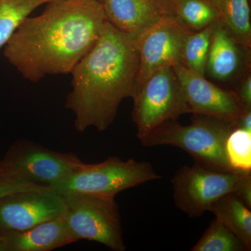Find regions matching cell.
<instances>
[{
	"instance_id": "obj_1",
	"label": "cell",
	"mask_w": 251,
	"mask_h": 251,
	"mask_svg": "<svg viewBox=\"0 0 251 251\" xmlns=\"http://www.w3.org/2000/svg\"><path fill=\"white\" fill-rule=\"evenodd\" d=\"M28 17L4 46V57L26 80L71 74L98 41L107 22L100 0H51Z\"/></svg>"
},
{
	"instance_id": "obj_2",
	"label": "cell",
	"mask_w": 251,
	"mask_h": 251,
	"mask_svg": "<svg viewBox=\"0 0 251 251\" xmlns=\"http://www.w3.org/2000/svg\"><path fill=\"white\" fill-rule=\"evenodd\" d=\"M136 38L107 21L98 41L73 69L65 107L75 115L77 131L90 127L106 130L122 100L135 97L139 67Z\"/></svg>"
},
{
	"instance_id": "obj_3",
	"label": "cell",
	"mask_w": 251,
	"mask_h": 251,
	"mask_svg": "<svg viewBox=\"0 0 251 251\" xmlns=\"http://www.w3.org/2000/svg\"><path fill=\"white\" fill-rule=\"evenodd\" d=\"M237 128L234 122L193 115L191 125H181L177 120L167 122L140 140L146 148L168 145L181 149L208 169L239 173L242 172L232 168L226 150L227 138Z\"/></svg>"
},
{
	"instance_id": "obj_4",
	"label": "cell",
	"mask_w": 251,
	"mask_h": 251,
	"mask_svg": "<svg viewBox=\"0 0 251 251\" xmlns=\"http://www.w3.org/2000/svg\"><path fill=\"white\" fill-rule=\"evenodd\" d=\"M160 179L161 175L149 162L133 158L124 161L114 156L100 163H85L49 187L62 196L80 193L115 198L125 190Z\"/></svg>"
},
{
	"instance_id": "obj_5",
	"label": "cell",
	"mask_w": 251,
	"mask_h": 251,
	"mask_svg": "<svg viewBox=\"0 0 251 251\" xmlns=\"http://www.w3.org/2000/svg\"><path fill=\"white\" fill-rule=\"evenodd\" d=\"M62 196L65 204L62 216L77 241H92L114 251L126 250L115 198L80 193Z\"/></svg>"
},
{
	"instance_id": "obj_6",
	"label": "cell",
	"mask_w": 251,
	"mask_h": 251,
	"mask_svg": "<svg viewBox=\"0 0 251 251\" xmlns=\"http://www.w3.org/2000/svg\"><path fill=\"white\" fill-rule=\"evenodd\" d=\"M133 99L132 120L140 140L167 122L177 120L187 113L182 88L172 67L153 73Z\"/></svg>"
},
{
	"instance_id": "obj_7",
	"label": "cell",
	"mask_w": 251,
	"mask_h": 251,
	"mask_svg": "<svg viewBox=\"0 0 251 251\" xmlns=\"http://www.w3.org/2000/svg\"><path fill=\"white\" fill-rule=\"evenodd\" d=\"M85 164L74 153L57 152L21 139L11 145L0 161V176L49 187Z\"/></svg>"
},
{
	"instance_id": "obj_8",
	"label": "cell",
	"mask_w": 251,
	"mask_h": 251,
	"mask_svg": "<svg viewBox=\"0 0 251 251\" xmlns=\"http://www.w3.org/2000/svg\"><path fill=\"white\" fill-rule=\"evenodd\" d=\"M247 173L213 171L197 163L181 167L171 179L175 206L188 217H200L220 198L233 193Z\"/></svg>"
},
{
	"instance_id": "obj_9",
	"label": "cell",
	"mask_w": 251,
	"mask_h": 251,
	"mask_svg": "<svg viewBox=\"0 0 251 251\" xmlns=\"http://www.w3.org/2000/svg\"><path fill=\"white\" fill-rule=\"evenodd\" d=\"M192 31L176 16L166 15L137 36L139 67L136 92L156 71L181 64L185 41Z\"/></svg>"
},
{
	"instance_id": "obj_10",
	"label": "cell",
	"mask_w": 251,
	"mask_h": 251,
	"mask_svg": "<svg viewBox=\"0 0 251 251\" xmlns=\"http://www.w3.org/2000/svg\"><path fill=\"white\" fill-rule=\"evenodd\" d=\"M64 207L62 195L49 186L4 196L0 198V235L59 217Z\"/></svg>"
},
{
	"instance_id": "obj_11",
	"label": "cell",
	"mask_w": 251,
	"mask_h": 251,
	"mask_svg": "<svg viewBox=\"0 0 251 251\" xmlns=\"http://www.w3.org/2000/svg\"><path fill=\"white\" fill-rule=\"evenodd\" d=\"M173 69L182 88L187 113L236 124L244 110L234 91L218 87L182 64Z\"/></svg>"
},
{
	"instance_id": "obj_12",
	"label": "cell",
	"mask_w": 251,
	"mask_h": 251,
	"mask_svg": "<svg viewBox=\"0 0 251 251\" xmlns=\"http://www.w3.org/2000/svg\"><path fill=\"white\" fill-rule=\"evenodd\" d=\"M0 237L4 251H49L77 242L63 216Z\"/></svg>"
},
{
	"instance_id": "obj_13",
	"label": "cell",
	"mask_w": 251,
	"mask_h": 251,
	"mask_svg": "<svg viewBox=\"0 0 251 251\" xmlns=\"http://www.w3.org/2000/svg\"><path fill=\"white\" fill-rule=\"evenodd\" d=\"M250 49L238 43L221 21L216 23L211 36L206 62V73L221 82L233 80L249 66V58L244 53Z\"/></svg>"
},
{
	"instance_id": "obj_14",
	"label": "cell",
	"mask_w": 251,
	"mask_h": 251,
	"mask_svg": "<svg viewBox=\"0 0 251 251\" xmlns=\"http://www.w3.org/2000/svg\"><path fill=\"white\" fill-rule=\"evenodd\" d=\"M107 21L118 30L138 36L166 16L153 0H100Z\"/></svg>"
},
{
	"instance_id": "obj_15",
	"label": "cell",
	"mask_w": 251,
	"mask_h": 251,
	"mask_svg": "<svg viewBox=\"0 0 251 251\" xmlns=\"http://www.w3.org/2000/svg\"><path fill=\"white\" fill-rule=\"evenodd\" d=\"M215 219L221 221L244 244L251 249V211L241 200L228 193L220 198L210 209Z\"/></svg>"
},
{
	"instance_id": "obj_16",
	"label": "cell",
	"mask_w": 251,
	"mask_h": 251,
	"mask_svg": "<svg viewBox=\"0 0 251 251\" xmlns=\"http://www.w3.org/2000/svg\"><path fill=\"white\" fill-rule=\"evenodd\" d=\"M219 13V21L235 40L251 46L250 0H211Z\"/></svg>"
},
{
	"instance_id": "obj_17",
	"label": "cell",
	"mask_w": 251,
	"mask_h": 251,
	"mask_svg": "<svg viewBox=\"0 0 251 251\" xmlns=\"http://www.w3.org/2000/svg\"><path fill=\"white\" fill-rule=\"evenodd\" d=\"M51 0H0V50L29 14Z\"/></svg>"
},
{
	"instance_id": "obj_18",
	"label": "cell",
	"mask_w": 251,
	"mask_h": 251,
	"mask_svg": "<svg viewBox=\"0 0 251 251\" xmlns=\"http://www.w3.org/2000/svg\"><path fill=\"white\" fill-rule=\"evenodd\" d=\"M216 23L197 32L192 31L186 38L183 47L181 64L202 76L206 74L208 54Z\"/></svg>"
},
{
	"instance_id": "obj_19",
	"label": "cell",
	"mask_w": 251,
	"mask_h": 251,
	"mask_svg": "<svg viewBox=\"0 0 251 251\" xmlns=\"http://www.w3.org/2000/svg\"><path fill=\"white\" fill-rule=\"evenodd\" d=\"M175 16L190 30L199 31L219 21L211 0H178Z\"/></svg>"
},
{
	"instance_id": "obj_20",
	"label": "cell",
	"mask_w": 251,
	"mask_h": 251,
	"mask_svg": "<svg viewBox=\"0 0 251 251\" xmlns=\"http://www.w3.org/2000/svg\"><path fill=\"white\" fill-rule=\"evenodd\" d=\"M191 251H245L244 244L226 226L214 219Z\"/></svg>"
},
{
	"instance_id": "obj_21",
	"label": "cell",
	"mask_w": 251,
	"mask_h": 251,
	"mask_svg": "<svg viewBox=\"0 0 251 251\" xmlns=\"http://www.w3.org/2000/svg\"><path fill=\"white\" fill-rule=\"evenodd\" d=\"M226 153L229 163L235 171L251 172V132L235 128L226 141Z\"/></svg>"
},
{
	"instance_id": "obj_22",
	"label": "cell",
	"mask_w": 251,
	"mask_h": 251,
	"mask_svg": "<svg viewBox=\"0 0 251 251\" xmlns=\"http://www.w3.org/2000/svg\"><path fill=\"white\" fill-rule=\"evenodd\" d=\"M48 186H39L25 181L0 176V198L21 191L43 189Z\"/></svg>"
},
{
	"instance_id": "obj_23",
	"label": "cell",
	"mask_w": 251,
	"mask_h": 251,
	"mask_svg": "<svg viewBox=\"0 0 251 251\" xmlns=\"http://www.w3.org/2000/svg\"><path fill=\"white\" fill-rule=\"evenodd\" d=\"M238 100L244 110H251V69L246 72L239 82L237 91H234Z\"/></svg>"
},
{
	"instance_id": "obj_24",
	"label": "cell",
	"mask_w": 251,
	"mask_h": 251,
	"mask_svg": "<svg viewBox=\"0 0 251 251\" xmlns=\"http://www.w3.org/2000/svg\"><path fill=\"white\" fill-rule=\"evenodd\" d=\"M233 194L251 209V173L243 175Z\"/></svg>"
},
{
	"instance_id": "obj_25",
	"label": "cell",
	"mask_w": 251,
	"mask_h": 251,
	"mask_svg": "<svg viewBox=\"0 0 251 251\" xmlns=\"http://www.w3.org/2000/svg\"><path fill=\"white\" fill-rule=\"evenodd\" d=\"M167 15L175 16L178 0H153Z\"/></svg>"
},
{
	"instance_id": "obj_26",
	"label": "cell",
	"mask_w": 251,
	"mask_h": 251,
	"mask_svg": "<svg viewBox=\"0 0 251 251\" xmlns=\"http://www.w3.org/2000/svg\"><path fill=\"white\" fill-rule=\"evenodd\" d=\"M237 128L251 132V110H244L242 115L236 122Z\"/></svg>"
},
{
	"instance_id": "obj_27",
	"label": "cell",
	"mask_w": 251,
	"mask_h": 251,
	"mask_svg": "<svg viewBox=\"0 0 251 251\" xmlns=\"http://www.w3.org/2000/svg\"><path fill=\"white\" fill-rule=\"evenodd\" d=\"M0 251H4V246H3L2 241L0 237Z\"/></svg>"
}]
</instances>
